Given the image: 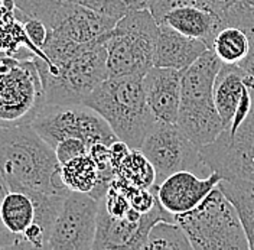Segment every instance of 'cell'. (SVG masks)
Masks as SVG:
<instances>
[{
  "instance_id": "6da1fadb",
  "label": "cell",
  "mask_w": 254,
  "mask_h": 250,
  "mask_svg": "<svg viewBox=\"0 0 254 250\" xmlns=\"http://www.w3.org/2000/svg\"><path fill=\"white\" fill-rule=\"evenodd\" d=\"M0 175L10 191L66 195L55 149L31 125L0 126Z\"/></svg>"
},
{
  "instance_id": "7a4b0ae2",
  "label": "cell",
  "mask_w": 254,
  "mask_h": 250,
  "mask_svg": "<svg viewBox=\"0 0 254 250\" xmlns=\"http://www.w3.org/2000/svg\"><path fill=\"white\" fill-rule=\"evenodd\" d=\"M84 104L100 113L119 141L140 149L144 138L158 122L147 104L143 76H122L104 80Z\"/></svg>"
},
{
  "instance_id": "3957f363",
  "label": "cell",
  "mask_w": 254,
  "mask_h": 250,
  "mask_svg": "<svg viewBox=\"0 0 254 250\" xmlns=\"http://www.w3.org/2000/svg\"><path fill=\"white\" fill-rule=\"evenodd\" d=\"M222 61L212 49L182 71V93L178 122L185 135L199 148L214 142L224 130L214 101V84Z\"/></svg>"
},
{
  "instance_id": "277c9868",
  "label": "cell",
  "mask_w": 254,
  "mask_h": 250,
  "mask_svg": "<svg viewBox=\"0 0 254 250\" xmlns=\"http://www.w3.org/2000/svg\"><path fill=\"white\" fill-rule=\"evenodd\" d=\"M33 61L41 76L45 103H84L109 79L104 42L88 44L61 64L49 63L39 55H33Z\"/></svg>"
},
{
  "instance_id": "5b68a950",
  "label": "cell",
  "mask_w": 254,
  "mask_h": 250,
  "mask_svg": "<svg viewBox=\"0 0 254 250\" xmlns=\"http://www.w3.org/2000/svg\"><path fill=\"white\" fill-rule=\"evenodd\" d=\"M175 221L185 230L193 250L250 249L237 210L218 185L199 205L175 216Z\"/></svg>"
},
{
  "instance_id": "8992f818",
  "label": "cell",
  "mask_w": 254,
  "mask_h": 250,
  "mask_svg": "<svg viewBox=\"0 0 254 250\" xmlns=\"http://www.w3.org/2000/svg\"><path fill=\"white\" fill-rule=\"evenodd\" d=\"M159 23L144 7L122 17L106 36L109 77L144 76L155 67Z\"/></svg>"
},
{
  "instance_id": "52a82bcc",
  "label": "cell",
  "mask_w": 254,
  "mask_h": 250,
  "mask_svg": "<svg viewBox=\"0 0 254 250\" xmlns=\"http://www.w3.org/2000/svg\"><path fill=\"white\" fill-rule=\"evenodd\" d=\"M45 103L33 55L0 58V125H31Z\"/></svg>"
},
{
  "instance_id": "ba28073f",
  "label": "cell",
  "mask_w": 254,
  "mask_h": 250,
  "mask_svg": "<svg viewBox=\"0 0 254 250\" xmlns=\"http://www.w3.org/2000/svg\"><path fill=\"white\" fill-rule=\"evenodd\" d=\"M31 126L54 149L66 138H79L88 148L95 143L110 146L119 141L107 120L84 103H44Z\"/></svg>"
},
{
  "instance_id": "9c48e42d",
  "label": "cell",
  "mask_w": 254,
  "mask_h": 250,
  "mask_svg": "<svg viewBox=\"0 0 254 250\" xmlns=\"http://www.w3.org/2000/svg\"><path fill=\"white\" fill-rule=\"evenodd\" d=\"M140 151L155 169L156 187L175 172L190 171L202 178L212 173L201 157V148L176 123L156 122L144 138Z\"/></svg>"
},
{
  "instance_id": "30bf717a",
  "label": "cell",
  "mask_w": 254,
  "mask_h": 250,
  "mask_svg": "<svg viewBox=\"0 0 254 250\" xmlns=\"http://www.w3.org/2000/svg\"><path fill=\"white\" fill-rule=\"evenodd\" d=\"M201 157L222 179L254 184V106L234 132L222 130L215 141L202 146Z\"/></svg>"
},
{
  "instance_id": "8fae6325",
  "label": "cell",
  "mask_w": 254,
  "mask_h": 250,
  "mask_svg": "<svg viewBox=\"0 0 254 250\" xmlns=\"http://www.w3.org/2000/svg\"><path fill=\"white\" fill-rule=\"evenodd\" d=\"M100 201L90 194L69 191L54 223L48 249L91 250L97 235Z\"/></svg>"
},
{
  "instance_id": "7c38bea8",
  "label": "cell",
  "mask_w": 254,
  "mask_h": 250,
  "mask_svg": "<svg viewBox=\"0 0 254 250\" xmlns=\"http://www.w3.org/2000/svg\"><path fill=\"white\" fill-rule=\"evenodd\" d=\"M214 101L224 130L234 132L254 106V77L238 64H222L215 84Z\"/></svg>"
},
{
  "instance_id": "4fadbf2b",
  "label": "cell",
  "mask_w": 254,
  "mask_h": 250,
  "mask_svg": "<svg viewBox=\"0 0 254 250\" xmlns=\"http://www.w3.org/2000/svg\"><path fill=\"white\" fill-rule=\"evenodd\" d=\"M221 179V175L214 171L206 178L190 171L175 172L156 187L158 198L171 214H184L202 203Z\"/></svg>"
},
{
  "instance_id": "5bb4252c",
  "label": "cell",
  "mask_w": 254,
  "mask_h": 250,
  "mask_svg": "<svg viewBox=\"0 0 254 250\" xmlns=\"http://www.w3.org/2000/svg\"><path fill=\"white\" fill-rule=\"evenodd\" d=\"M117 20L101 15L78 3L64 1L49 31L78 44L106 42L107 33L116 26Z\"/></svg>"
},
{
  "instance_id": "9a60e30c",
  "label": "cell",
  "mask_w": 254,
  "mask_h": 250,
  "mask_svg": "<svg viewBox=\"0 0 254 250\" xmlns=\"http://www.w3.org/2000/svg\"><path fill=\"white\" fill-rule=\"evenodd\" d=\"M143 87L156 120L176 123L182 93V71L155 65L143 76Z\"/></svg>"
},
{
  "instance_id": "2e32d148",
  "label": "cell",
  "mask_w": 254,
  "mask_h": 250,
  "mask_svg": "<svg viewBox=\"0 0 254 250\" xmlns=\"http://www.w3.org/2000/svg\"><path fill=\"white\" fill-rule=\"evenodd\" d=\"M206 49L204 41L190 38L172 28L169 23H159L155 65L175 70H187Z\"/></svg>"
},
{
  "instance_id": "e0dca14e",
  "label": "cell",
  "mask_w": 254,
  "mask_h": 250,
  "mask_svg": "<svg viewBox=\"0 0 254 250\" xmlns=\"http://www.w3.org/2000/svg\"><path fill=\"white\" fill-rule=\"evenodd\" d=\"M163 22L169 23L181 33L204 41L211 49L217 33L224 28L221 15L205 6H184L165 16ZM162 22V23H163Z\"/></svg>"
},
{
  "instance_id": "ac0fdd59",
  "label": "cell",
  "mask_w": 254,
  "mask_h": 250,
  "mask_svg": "<svg viewBox=\"0 0 254 250\" xmlns=\"http://www.w3.org/2000/svg\"><path fill=\"white\" fill-rule=\"evenodd\" d=\"M0 214L10 233L23 237V233L36 220V207L29 194L9 189L3 198Z\"/></svg>"
},
{
  "instance_id": "d6986e66",
  "label": "cell",
  "mask_w": 254,
  "mask_h": 250,
  "mask_svg": "<svg viewBox=\"0 0 254 250\" xmlns=\"http://www.w3.org/2000/svg\"><path fill=\"white\" fill-rule=\"evenodd\" d=\"M218 188L236 207L247 235L249 248L254 250V184L246 181L221 179Z\"/></svg>"
},
{
  "instance_id": "ffe728a7",
  "label": "cell",
  "mask_w": 254,
  "mask_h": 250,
  "mask_svg": "<svg viewBox=\"0 0 254 250\" xmlns=\"http://www.w3.org/2000/svg\"><path fill=\"white\" fill-rule=\"evenodd\" d=\"M61 176L68 189L85 192L93 197L101 184L100 169L90 154L74 158L69 162L63 164Z\"/></svg>"
},
{
  "instance_id": "44dd1931",
  "label": "cell",
  "mask_w": 254,
  "mask_h": 250,
  "mask_svg": "<svg viewBox=\"0 0 254 250\" xmlns=\"http://www.w3.org/2000/svg\"><path fill=\"white\" fill-rule=\"evenodd\" d=\"M25 48L38 55L25 32L23 22L16 17L15 3L12 0H4L0 9V52L17 55Z\"/></svg>"
},
{
  "instance_id": "7402d4cb",
  "label": "cell",
  "mask_w": 254,
  "mask_h": 250,
  "mask_svg": "<svg viewBox=\"0 0 254 250\" xmlns=\"http://www.w3.org/2000/svg\"><path fill=\"white\" fill-rule=\"evenodd\" d=\"M113 169L116 178L134 187L150 188L156 181L155 169L140 149H130L119 162L113 164Z\"/></svg>"
},
{
  "instance_id": "603a6c76",
  "label": "cell",
  "mask_w": 254,
  "mask_h": 250,
  "mask_svg": "<svg viewBox=\"0 0 254 250\" xmlns=\"http://www.w3.org/2000/svg\"><path fill=\"white\" fill-rule=\"evenodd\" d=\"M250 39L247 32L237 26H224L217 33L211 49L222 64H240L249 54Z\"/></svg>"
},
{
  "instance_id": "cb8c5ba5",
  "label": "cell",
  "mask_w": 254,
  "mask_h": 250,
  "mask_svg": "<svg viewBox=\"0 0 254 250\" xmlns=\"http://www.w3.org/2000/svg\"><path fill=\"white\" fill-rule=\"evenodd\" d=\"M143 249L149 250H188L192 249L185 230L176 221L160 220L152 226Z\"/></svg>"
},
{
  "instance_id": "d4e9b609",
  "label": "cell",
  "mask_w": 254,
  "mask_h": 250,
  "mask_svg": "<svg viewBox=\"0 0 254 250\" xmlns=\"http://www.w3.org/2000/svg\"><path fill=\"white\" fill-rule=\"evenodd\" d=\"M66 1L78 3L85 7H90L117 22L134 10L149 7V0H66Z\"/></svg>"
},
{
  "instance_id": "484cf974",
  "label": "cell",
  "mask_w": 254,
  "mask_h": 250,
  "mask_svg": "<svg viewBox=\"0 0 254 250\" xmlns=\"http://www.w3.org/2000/svg\"><path fill=\"white\" fill-rule=\"evenodd\" d=\"M15 7L28 17L42 20L48 28L52 26L65 0H12Z\"/></svg>"
},
{
  "instance_id": "4316f807",
  "label": "cell",
  "mask_w": 254,
  "mask_h": 250,
  "mask_svg": "<svg viewBox=\"0 0 254 250\" xmlns=\"http://www.w3.org/2000/svg\"><path fill=\"white\" fill-rule=\"evenodd\" d=\"M224 26H237L244 32L254 29V0H234L221 13Z\"/></svg>"
},
{
  "instance_id": "83f0119b",
  "label": "cell",
  "mask_w": 254,
  "mask_h": 250,
  "mask_svg": "<svg viewBox=\"0 0 254 250\" xmlns=\"http://www.w3.org/2000/svg\"><path fill=\"white\" fill-rule=\"evenodd\" d=\"M7 191H9V188L6 185L3 176L0 175V210H1L3 198L7 194ZM0 249H31V246L25 237L13 235L6 229V226L1 220V214H0Z\"/></svg>"
},
{
  "instance_id": "f1b7e54d",
  "label": "cell",
  "mask_w": 254,
  "mask_h": 250,
  "mask_svg": "<svg viewBox=\"0 0 254 250\" xmlns=\"http://www.w3.org/2000/svg\"><path fill=\"white\" fill-rule=\"evenodd\" d=\"M23 28H25V32H26V35H28L31 44L33 45V48L36 49L38 55L42 57V58H45V60H48L47 55H45L44 51H42V48H44L45 42H47L49 28H48L42 20L33 19V17H26V19L23 20Z\"/></svg>"
},
{
  "instance_id": "f546056e",
  "label": "cell",
  "mask_w": 254,
  "mask_h": 250,
  "mask_svg": "<svg viewBox=\"0 0 254 250\" xmlns=\"http://www.w3.org/2000/svg\"><path fill=\"white\" fill-rule=\"evenodd\" d=\"M184 6H205V7H211L205 0H153L150 3V6H149V10L152 12V15L155 16L158 23H162L165 16L168 15L169 12H172L178 7H184Z\"/></svg>"
},
{
  "instance_id": "4dcf8cb0",
  "label": "cell",
  "mask_w": 254,
  "mask_h": 250,
  "mask_svg": "<svg viewBox=\"0 0 254 250\" xmlns=\"http://www.w3.org/2000/svg\"><path fill=\"white\" fill-rule=\"evenodd\" d=\"M55 154L60 164H66L74 158L82 157L88 154L87 143L79 138H66L55 146Z\"/></svg>"
},
{
  "instance_id": "1f68e13d",
  "label": "cell",
  "mask_w": 254,
  "mask_h": 250,
  "mask_svg": "<svg viewBox=\"0 0 254 250\" xmlns=\"http://www.w3.org/2000/svg\"><path fill=\"white\" fill-rule=\"evenodd\" d=\"M249 39H250V48H249V54L246 55V58L238 64L240 67H243L247 73H250L254 77V29L247 32Z\"/></svg>"
},
{
  "instance_id": "d6a6232c",
  "label": "cell",
  "mask_w": 254,
  "mask_h": 250,
  "mask_svg": "<svg viewBox=\"0 0 254 250\" xmlns=\"http://www.w3.org/2000/svg\"><path fill=\"white\" fill-rule=\"evenodd\" d=\"M214 1H215V4L218 6V9H220V13H221L222 10H224V9H227V7H228V6H230V4H231L234 0H214Z\"/></svg>"
},
{
  "instance_id": "836d02e7",
  "label": "cell",
  "mask_w": 254,
  "mask_h": 250,
  "mask_svg": "<svg viewBox=\"0 0 254 250\" xmlns=\"http://www.w3.org/2000/svg\"><path fill=\"white\" fill-rule=\"evenodd\" d=\"M3 3H4V0H0V9H1V6H3Z\"/></svg>"
},
{
  "instance_id": "e575fe53",
  "label": "cell",
  "mask_w": 254,
  "mask_h": 250,
  "mask_svg": "<svg viewBox=\"0 0 254 250\" xmlns=\"http://www.w3.org/2000/svg\"><path fill=\"white\" fill-rule=\"evenodd\" d=\"M152 1H153V0H149V6H150V3H152Z\"/></svg>"
},
{
  "instance_id": "d590c367",
  "label": "cell",
  "mask_w": 254,
  "mask_h": 250,
  "mask_svg": "<svg viewBox=\"0 0 254 250\" xmlns=\"http://www.w3.org/2000/svg\"><path fill=\"white\" fill-rule=\"evenodd\" d=\"M0 126H1V125H0Z\"/></svg>"
}]
</instances>
